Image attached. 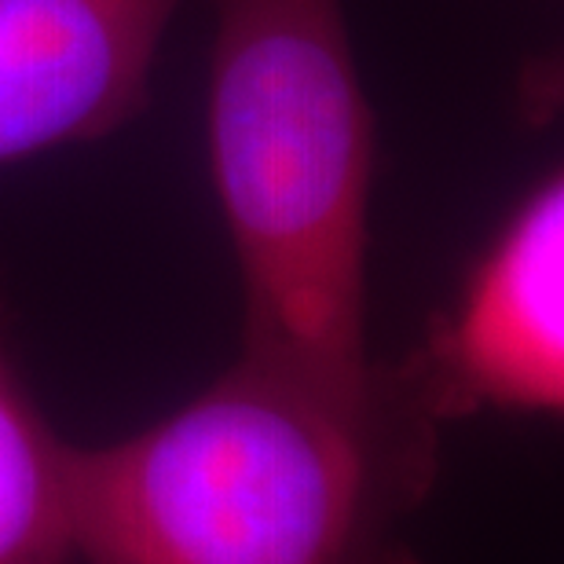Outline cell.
Returning a JSON list of instances; mask_svg holds the SVG:
<instances>
[{"label": "cell", "mask_w": 564, "mask_h": 564, "mask_svg": "<svg viewBox=\"0 0 564 564\" xmlns=\"http://www.w3.org/2000/svg\"><path fill=\"white\" fill-rule=\"evenodd\" d=\"M184 0H0V165L137 118Z\"/></svg>", "instance_id": "obj_4"}, {"label": "cell", "mask_w": 564, "mask_h": 564, "mask_svg": "<svg viewBox=\"0 0 564 564\" xmlns=\"http://www.w3.org/2000/svg\"><path fill=\"white\" fill-rule=\"evenodd\" d=\"M444 422L564 408V180L543 176L408 356Z\"/></svg>", "instance_id": "obj_3"}, {"label": "cell", "mask_w": 564, "mask_h": 564, "mask_svg": "<svg viewBox=\"0 0 564 564\" xmlns=\"http://www.w3.org/2000/svg\"><path fill=\"white\" fill-rule=\"evenodd\" d=\"M209 165L242 275V348L364 378L375 115L345 0H213Z\"/></svg>", "instance_id": "obj_2"}, {"label": "cell", "mask_w": 564, "mask_h": 564, "mask_svg": "<svg viewBox=\"0 0 564 564\" xmlns=\"http://www.w3.org/2000/svg\"><path fill=\"white\" fill-rule=\"evenodd\" d=\"M444 419L411 359L364 378L242 348L195 400L99 447L74 444L85 564H425L414 513Z\"/></svg>", "instance_id": "obj_1"}, {"label": "cell", "mask_w": 564, "mask_h": 564, "mask_svg": "<svg viewBox=\"0 0 564 564\" xmlns=\"http://www.w3.org/2000/svg\"><path fill=\"white\" fill-rule=\"evenodd\" d=\"M74 444L44 419L0 308V564H74Z\"/></svg>", "instance_id": "obj_5"}]
</instances>
